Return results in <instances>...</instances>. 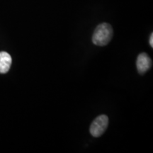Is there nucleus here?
<instances>
[{
    "instance_id": "obj_1",
    "label": "nucleus",
    "mask_w": 153,
    "mask_h": 153,
    "mask_svg": "<svg viewBox=\"0 0 153 153\" xmlns=\"http://www.w3.org/2000/svg\"><path fill=\"white\" fill-rule=\"evenodd\" d=\"M113 28L110 24L103 23L99 24L94 30L92 37V41L95 45L104 46L112 39Z\"/></svg>"
},
{
    "instance_id": "obj_2",
    "label": "nucleus",
    "mask_w": 153,
    "mask_h": 153,
    "mask_svg": "<svg viewBox=\"0 0 153 153\" xmlns=\"http://www.w3.org/2000/svg\"><path fill=\"white\" fill-rule=\"evenodd\" d=\"M108 125V118L106 115H101L94 120L90 126V133L95 137L101 136L106 131Z\"/></svg>"
},
{
    "instance_id": "obj_3",
    "label": "nucleus",
    "mask_w": 153,
    "mask_h": 153,
    "mask_svg": "<svg viewBox=\"0 0 153 153\" xmlns=\"http://www.w3.org/2000/svg\"><path fill=\"white\" fill-rule=\"evenodd\" d=\"M137 68L140 74H144L149 70L152 66V60L147 53H143L137 56Z\"/></svg>"
},
{
    "instance_id": "obj_4",
    "label": "nucleus",
    "mask_w": 153,
    "mask_h": 153,
    "mask_svg": "<svg viewBox=\"0 0 153 153\" xmlns=\"http://www.w3.org/2000/svg\"><path fill=\"white\" fill-rule=\"evenodd\" d=\"M12 60L9 53L6 52L0 53V73H7L10 69Z\"/></svg>"
},
{
    "instance_id": "obj_5",
    "label": "nucleus",
    "mask_w": 153,
    "mask_h": 153,
    "mask_svg": "<svg viewBox=\"0 0 153 153\" xmlns=\"http://www.w3.org/2000/svg\"><path fill=\"white\" fill-rule=\"evenodd\" d=\"M150 45H151V47H153V33L151 34V36H150Z\"/></svg>"
}]
</instances>
